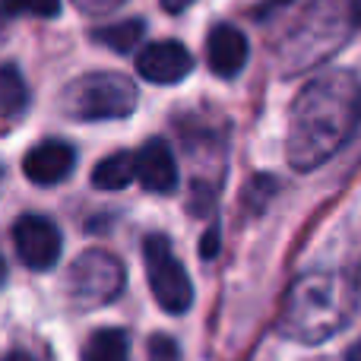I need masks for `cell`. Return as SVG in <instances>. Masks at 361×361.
Returning <instances> with one entry per match:
<instances>
[{
    "label": "cell",
    "mask_w": 361,
    "mask_h": 361,
    "mask_svg": "<svg viewBox=\"0 0 361 361\" xmlns=\"http://www.w3.org/2000/svg\"><path fill=\"white\" fill-rule=\"evenodd\" d=\"M361 124V80L333 70L311 80L292 102L286 156L295 171H314L333 159Z\"/></svg>",
    "instance_id": "obj_1"
},
{
    "label": "cell",
    "mask_w": 361,
    "mask_h": 361,
    "mask_svg": "<svg viewBox=\"0 0 361 361\" xmlns=\"http://www.w3.org/2000/svg\"><path fill=\"white\" fill-rule=\"evenodd\" d=\"M358 311V286L343 269H311L292 282L279 314V333L292 343L320 345L343 333Z\"/></svg>",
    "instance_id": "obj_2"
},
{
    "label": "cell",
    "mask_w": 361,
    "mask_h": 361,
    "mask_svg": "<svg viewBox=\"0 0 361 361\" xmlns=\"http://www.w3.org/2000/svg\"><path fill=\"white\" fill-rule=\"evenodd\" d=\"M61 108L73 121H114L127 118L137 108V86L121 73H86L76 76L61 92Z\"/></svg>",
    "instance_id": "obj_3"
},
{
    "label": "cell",
    "mask_w": 361,
    "mask_h": 361,
    "mask_svg": "<svg viewBox=\"0 0 361 361\" xmlns=\"http://www.w3.org/2000/svg\"><path fill=\"white\" fill-rule=\"evenodd\" d=\"M124 263L108 250H86L67 269V298L76 307L111 305L124 292Z\"/></svg>",
    "instance_id": "obj_4"
},
{
    "label": "cell",
    "mask_w": 361,
    "mask_h": 361,
    "mask_svg": "<svg viewBox=\"0 0 361 361\" xmlns=\"http://www.w3.org/2000/svg\"><path fill=\"white\" fill-rule=\"evenodd\" d=\"M143 260H146V276H149L152 298L159 307L169 314H184L193 305V286L187 276L184 263L175 257L171 241L165 235H146L143 241Z\"/></svg>",
    "instance_id": "obj_5"
},
{
    "label": "cell",
    "mask_w": 361,
    "mask_h": 361,
    "mask_svg": "<svg viewBox=\"0 0 361 361\" xmlns=\"http://www.w3.org/2000/svg\"><path fill=\"white\" fill-rule=\"evenodd\" d=\"M13 244H16L19 260L29 269H38V273L54 267L63 250V238L57 231V225L48 216H35V212H25V216L16 219Z\"/></svg>",
    "instance_id": "obj_6"
},
{
    "label": "cell",
    "mask_w": 361,
    "mask_h": 361,
    "mask_svg": "<svg viewBox=\"0 0 361 361\" xmlns=\"http://www.w3.org/2000/svg\"><path fill=\"white\" fill-rule=\"evenodd\" d=\"M190 70L193 57L180 42H152L137 54V73L156 86H175Z\"/></svg>",
    "instance_id": "obj_7"
},
{
    "label": "cell",
    "mask_w": 361,
    "mask_h": 361,
    "mask_svg": "<svg viewBox=\"0 0 361 361\" xmlns=\"http://www.w3.org/2000/svg\"><path fill=\"white\" fill-rule=\"evenodd\" d=\"M76 169V149L63 140H44L32 146L23 159V175L38 187H54L67 180Z\"/></svg>",
    "instance_id": "obj_8"
},
{
    "label": "cell",
    "mask_w": 361,
    "mask_h": 361,
    "mask_svg": "<svg viewBox=\"0 0 361 361\" xmlns=\"http://www.w3.org/2000/svg\"><path fill=\"white\" fill-rule=\"evenodd\" d=\"M133 175L149 193H171L178 187V162L162 137H152L133 156Z\"/></svg>",
    "instance_id": "obj_9"
},
{
    "label": "cell",
    "mask_w": 361,
    "mask_h": 361,
    "mask_svg": "<svg viewBox=\"0 0 361 361\" xmlns=\"http://www.w3.org/2000/svg\"><path fill=\"white\" fill-rule=\"evenodd\" d=\"M206 61H209V70L222 80H231L244 70L247 63V38H244L241 29L228 23L212 25L209 38H206Z\"/></svg>",
    "instance_id": "obj_10"
},
{
    "label": "cell",
    "mask_w": 361,
    "mask_h": 361,
    "mask_svg": "<svg viewBox=\"0 0 361 361\" xmlns=\"http://www.w3.org/2000/svg\"><path fill=\"white\" fill-rule=\"evenodd\" d=\"M82 361H130V339L118 326H102L82 345Z\"/></svg>",
    "instance_id": "obj_11"
},
{
    "label": "cell",
    "mask_w": 361,
    "mask_h": 361,
    "mask_svg": "<svg viewBox=\"0 0 361 361\" xmlns=\"http://www.w3.org/2000/svg\"><path fill=\"white\" fill-rule=\"evenodd\" d=\"M25 111H29V86L16 63H4L0 67V118L16 121Z\"/></svg>",
    "instance_id": "obj_12"
},
{
    "label": "cell",
    "mask_w": 361,
    "mask_h": 361,
    "mask_svg": "<svg viewBox=\"0 0 361 361\" xmlns=\"http://www.w3.org/2000/svg\"><path fill=\"white\" fill-rule=\"evenodd\" d=\"M133 180L137 175H133L130 152H111L92 169V187H99V190H124Z\"/></svg>",
    "instance_id": "obj_13"
},
{
    "label": "cell",
    "mask_w": 361,
    "mask_h": 361,
    "mask_svg": "<svg viewBox=\"0 0 361 361\" xmlns=\"http://www.w3.org/2000/svg\"><path fill=\"white\" fill-rule=\"evenodd\" d=\"M143 19H124V23H114V25H102V29L92 32V38L99 44H105V48L118 51V54H130V51L140 48V42H143Z\"/></svg>",
    "instance_id": "obj_14"
},
{
    "label": "cell",
    "mask_w": 361,
    "mask_h": 361,
    "mask_svg": "<svg viewBox=\"0 0 361 361\" xmlns=\"http://www.w3.org/2000/svg\"><path fill=\"white\" fill-rule=\"evenodd\" d=\"M57 13H61V0H0V16L54 19Z\"/></svg>",
    "instance_id": "obj_15"
},
{
    "label": "cell",
    "mask_w": 361,
    "mask_h": 361,
    "mask_svg": "<svg viewBox=\"0 0 361 361\" xmlns=\"http://www.w3.org/2000/svg\"><path fill=\"white\" fill-rule=\"evenodd\" d=\"M146 358L149 361H180V345L171 336H165V333H156V336H149Z\"/></svg>",
    "instance_id": "obj_16"
},
{
    "label": "cell",
    "mask_w": 361,
    "mask_h": 361,
    "mask_svg": "<svg viewBox=\"0 0 361 361\" xmlns=\"http://www.w3.org/2000/svg\"><path fill=\"white\" fill-rule=\"evenodd\" d=\"M76 6H80L82 13H92V16H102V13H111L118 10L121 4H127V0H73Z\"/></svg>",
    "instance_id": "obj_17"
},
{
    "label": "cell",
    "mask_w": 361,
    "mask_h": 361,
    "mask_svg": "<svg viewBox=\"0 0 361 361\" xmlns=\"http://www.w3.org/2000/svg\"><path fill=\"white\" fill-rule=\"evenodd\" d=\"M216 250H219V231L209 228V231H206V238H203V260H212V257H216Z\"/></svg>",
    "instance_id": "obj_18"
},
{
    "label": "cell",
    "mask_w": 361,
    "mask_h": 361,
    "mask_svg": "<svg viewBox=\"0 0 361 361\" xmlns=\"http://www.w3.org/2000/svg\"><path fill=\"white\" fill-rule=\"evenodd\" d=\"M190 6H193V0H162V10L171 13V16H178V13L190 10Z\"/></svg>",
    "instance_id": "obj_19"
},
{
    "label": "cell",
    "mask_w": 361,
    "mask_h": 361,
    "mask_svg": "<svg viewBox=\"0 0 361 361\" xmlns=\"http://www.w3.org/2000/svg\"><path fill=\"white\" fill-rule=\"evenodd\" d=\"M0 361H35V358H32L29 352H19V349H16V352H6V355L0 358Z\"/></svg>",
    "instance_id": "obj_20"
},
{
    "label": "cell",
    "mask_w": 361,
    "mask_h": 361,
    "mask_svg": "<svg viewBox=\"0 0 361 361\" xmlns=\"http://www.w3.org/2000/svg\"><path fill=\"white\" fill-rule=\"evenodd\" d=\"M345 361H361V339H358L355 345H352L349 352H345Z\"/></svg>",
    "instance_id": "obj_21"
},
{
    "label": "cell",
    "mask_w": 361,
    "mask_h": 361,
    "mask_svg": "<svg viewBox=\"0 0 361 361\" xmlns=\"http://www.w3.org/2000/svg\"><path fill=\"white\" fill-rule=\"evenodd\" d=\"M4 282H6V260L0 257V286H4Z\"/></svg>",
    "instance_id": "obj_22"
}]
</instances>
